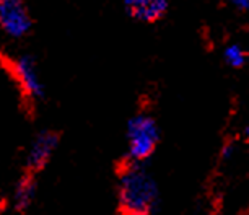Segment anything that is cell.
Masks as SVG:
<instances>
[{
  "mask_svg": "<svg viewBox=\"0 0 249 215\" xmlns=\"http://www.w3.org/2000/svg\"><path fill=\"white\" fill-rule=\"evenodd\" d=\"M117 212L124 215L153 214L160 200V188L143 163L124 160L117 171Z\"/></svg>",
  "mask_w": 249,
  "mask_h": 215,
  "instance_id": "1",
  "label": "cell"
},
{
  "mask_svg": "<svg viewBox=\"0 0 249 215\" xmlns=\"http://www.w3.org/2000/svg\"><path fill=\"white\" fill-rule=\"evenodd\" d=\"M0 67L12 78L26 108H36L37 103L46 98V85L41 77L39 65L31 54L8 55L0 49Z\"/></svg>",
  "mask_w": 249,
  "mask_h": 215,
  "instance_id": "2",
  "label": "cell"
},
{
  "mask_svg": "<svg viewBox=\"0 0 249 215\" xmlns=\"http://www.w3.org/2000/svg\"><path fill=\"white\" fill-rule=\"evenodd\" d=\"M127 157L137 163H147L158 150L161 142V129L155 116L140 111L127 121L125 125Z\"/></svg>",
  "mask_w": 249,
  "mask_h": 215,
  "instance_id": "3",
  "label": "cell"
},
{
  "mask_svg": "<svg viewBox=\"0 0 249 215\" xmlns=\"http://www.w3.org/2000/svg\"><path fill=\"white\" fill-rule=\"evenodd\" d=\"M35 18L25 0H0V31L12 39L31 35Z\"/></svg>",
  "mask_w": 249,
  "mask_h": 215,
  "instance_id": "4",
  "label": "cell"
},
{
  "mask_svg": "<svg viewBox=\"0 0 249 215\" xmlns=\"http://www.w3.org/2000/svg\"><path fill=\"white\" fill-rule=\"evenodd\" d=\"M60 139H62V132L60 130L55 129L39 130L35 135V139L31 140L30 147H28L23 170L35 173V175L39 176L49 166L54 153L57 152Z\"/></svg>",
  "mask_w": 249,
  "mask_h": 215,
  "instance_id": "5",
  "label": "cell"
},
{
  "mask_svg": "<svg viewBox=\"0 0 249 215\" xmlns=\"http://www.w3.org/2000/svg\"><path fill=\"white\" fill-rule=\"evenodd\" d=\"M122 7L130 20L143 25H155L166 18L170 0H122Z\"/></svg>",
  "mask_w": 249,
  "mask_h": 215,
  "instance_id": "6",
  "label": "cell"
},
{
  "mask_svg": "<svg viewBox=\"0 0 249 215\" xmlns=\"http://www.w3.org/2000/svg\"><path fill=\"white\" fill-rule=\"evenodd\" d=\"M37 193V175L23 170L13 189V209L18 214H25L35 204Z\"/></svg>",
  "mask_w": 249,
  "mask_h": 215,
  "instance_id": "7",
  "label": "cell"
},
{
  "mask_svg": "<svg viewBox=\"0 0 249 215\" xmlns=\"http://www.w3.org/2000/svg\"><path fill=\"white\" fill-rule=\"evenodd\" d=\"M248 51L243 48L241 44L231 43L223 49V60L230 69L234 70H241L244 65L248 64Z\"/></svg>",
  "mask_w": 249,
  "mask_h": 215,
  "instance_id": "8",
  "label": "cell"
},
{
  "mask_svg": "<svg viewBox=\"0 0 249 215\" xmlns=\"http://www.w3.org/2000/svg\"><path fill=\"white\" fill-rule=\"evenodd\" d=\"M236 148H238V145H236L234 142H227V143H223V147L220 148V155H218L220 161L225 163V161H230V160H231L233 155H234V152H236Z\"/></svg>",
  "mask_w": 249,
  "mask_h": 215,
  "instance_id": "9",
  "label": "cell"
},
{
  "mask_svg": "<svg viewBox=\"0 0 249 215\" xmlns=\"http://www.w3.org/2000/svg\"><path fill=\"white\" fill-rule=\"evenodd\" d=\"M227 2L238 12H248L249 10V0H227Z\"/></svg>",
  "mask_w": 249,
  "mask_h": 215,
  "instance_id": "10",
  "label": "cell"
}]
</instances>
